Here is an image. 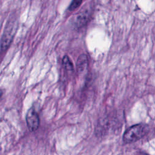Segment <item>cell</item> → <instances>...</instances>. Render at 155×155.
<instances>
[{"mask_svg":"<svg viewBox=\"0 0 155 155\" xmlns=\"http://www.w3.org/2000/svg\"><path fill=\"white\" fill-rule=\"evenodd\" d=\"M2 94H3V91H2V90H1V89H0V98H1V97L2 96Z\"/></svg>","mask_w":155,"mask_h":155,"instance_id":"8","label":"cell"},{"mask_svg":"<svg viewBox=\"0 0 155 155\" xmlns=\"http://www.w3.org/2000/svg\"><path fill=\"white\" fill-rule=\"evenodd\" d=\"M90 10L85 7L82 8L74 16V24L75 26L79 28L85 25L90 18Z\"/></svg>","mask_w":155,"mask_h":155,"instance_id":"4","label":"cell"},{"mask_svg":"<svg viewBox=\"0 0 155 155\" xmlns=\"http://www.w3.org/2000/svg\"><path fill=\"white\" fill-rule=\"evenodd\" d=\"M16 18L12 16L7 22L1 41V48L2 50H6L12 42L16 30Z\"/></svg>","mask_w":155,"mask_h":155,"instance_id":"2","label":"cell"},{"mask_svg":"<svg viewBox=\"0 0 155 155\" xmlns=\"http://www.w3.org/2000/svg\"><path fill=\"white\" fill-rule=\"evenodd\" d=\"M88 66V58L86 54L79 55L76 62V70L78 74H82L87 70Z\"/></svg>","mask_w":155,"mask_h":155,"instance_id":"5","label":"cell"},{"mask_svg":"<svg viewBox=\"0 0 155 155\" xmlns=\"http://www.w3.org/2000/svg\"><path fill=\"white\" fill-rule=\"evenodd\" d=\"M82 1H80V0L73 1L71 2V4H70V6L68 7V10H71V11L74 10V9L77 8L78 7H79L80 6V5L82 4Z\"/></svg>","mask_w":155,"mask_h":155,"instance_id":"7","label":"cell"},{"mask_svg":"<svg viewBox=\"0 0 155 155\" xmlns=\"http://www.w3.org/2000/svg\"><path fill=\"white\" fill-rule=\"evenodd\" d=\"M26 122L28 129L31 131L36 130L40 124L38 114L33 108H30L26 114Z\"/></svg>","mask_w":155,"mask_h":155,"instance_id":"3","label":"cell"},{"mask_svg":"<svg viewBox=\"0 0 155 155\" xmlns=\"http://www.w3.org/2000/svg\"><path fill=\"white\" fill-rule=\"evenodd\" d=\"M62 65L66 70L71 71L73 70V65L70 58L67 55H65L62 58Z\"/></svg>","mask_w":155,"mask_h":155,"instance_id":"6","label":"cell"},{"mask_svg":"<svg viewBox=\"0 0 155 155\" xmlns=\"http://www.w3.org/2000/svg\"><path fill=\"white\" fill-rule=\"evenodd\" d=\"M148 132V127L143 124H136L128 128L123 135L125 143H133L143 137Z\"/></svg>","mask_w":155,"mask_h":155,"instance_id":"1","label":"cell"}]
</instances>
